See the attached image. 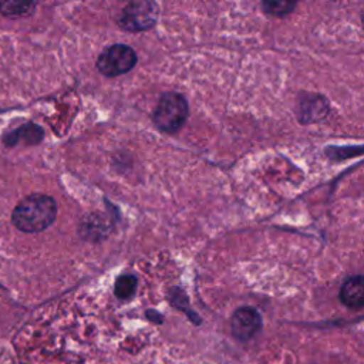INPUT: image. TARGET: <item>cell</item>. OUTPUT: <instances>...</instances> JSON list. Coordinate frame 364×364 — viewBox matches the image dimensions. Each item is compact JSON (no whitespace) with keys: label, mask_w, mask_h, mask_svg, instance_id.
I'll return each mask as SVG.
<instances>
[{"label":"cell","mask_w":364,"mask_h":364,"mask_svg":"<svg viewBox=\"0 0 364 364\" xmlns=\"http://www.w3.org/2000/svg\"><path fill=\"white\" fill-rule=\"evenodd\" d=\"M114 223L112 220L101 213V212H94L85 215L80 225H78V235L88 242H100L104 240L105 237L109 236L112 232Z\"/></svg>","instance_id":"obj_6"},{"label":"cell","mask_w":364,"mask_h":364,"mask_svg":"<svg viewBox=\"0 0 364 364\" xmlns=\"http://www.w3.org/2000/svg\"><path fill=\"white\" fill-rule=\"evenodd\" d=\"M328 114V102L321 95L306 94L299 101L297 115L299 121L303 124H311L321 121Z\"/></svg>","instance_id":"obj_7"},{"label":"cell","mask_w":364,"mask_h":364,"mask_svg":"<svg viewBox=\"0 0 364 364\" xmlns=\"http://www.w3.org/2000/svg\"><path fill=\"white\" fill-rule=\"evenodd\" d=\"M37 7L36 1H14V0H3L0 1V13L9 18H20L30 16Z\"/></svg>","instance_id":"obj_9"},{"label":"cell","mask_w":364,"mask_h":364,"mask_svg":"<svg viewBox=\"0 0 364 364\" xmlns=\"http://www.w3.org/2000/svg\"><path fill=\"white\" fill-rule=\"evenodd\" d=\"M189 107L186 98L175 91L164 92L154 109L152 121L165 134H176L186 122Z\"/></svg>","instance_id":"obj_2"},{"label":"cell","mask_w":364,"mask_h":364,"mask_svg":"<svg viewBox=\"0 0 364 364\" xmlns=\"http://www.w3.org/2000/svg\"><path fill=\"white\" fill-rule=\"evenodd\" d=\"M138 280L134 274H121L115 280L114 293L119 300H129L136 291Z\"/></svg>","instance_id":"obj_10"},{"label":"cell","mask_w":364,"mask_h":364,"mask_svg":"<svg viewBox=\"0 0 364 364\" xmlns=\"http://www.w3.org/2000/svg\"><path fill=\"white\" fill-rule=\"evenodd\" d=\"M296 1H287V0H267L262 3V9L266 14L273 17H283L290 14L296 9Z\"/></svg>","instance_id":"obj_11"},{"label":"cell","mask_w":364,"mask_h":364,"mask_svg":"<svg viewBox=\"0 0 364 364\" xmlns=\"http://www.w3.org/2000/svg\"><path fill=\"white\" fill-rule=\"evenodd\" d=\"M159 16L158 4L148 0L128 3L118 18V26L128 33H141L152 28Z\"/></svg>","instance_id":"obj_4"},{"label":"cell","mask_w":364,"mask_h":364,"mask_svg":"<svg viewBox=\"0 0 364 364\" xmlns=\"http://www.w3.org/2000/svg\"><path fill=\"white\" fill-rule=\"evenodd\" d=\"M138 61L136 53L127 44H111L104 48L97 58V70L104 77H118L129 73Z\"/></svg>","instance_id":"obj_3"},{"label":"cell","mask_w":364,"mask_h":364,"mask_svg":"<svg viewBox=\"0 0 364 364\" xmlns=\"http://www.w3.org/2000/svg\"><path fill=\"white\" fill-rule=\"evenodd\" d=\"M232 334L242 341L252 338L262 328V317L253 307L245 306L237 309L230 320Z\"/></svg>","instance_id":"obj_5"},{"label":"cell","mask_w":364,"mask_h":364,"mask_svg":"<svg viewBox=\"0 0 364 364\" xmlns=\"http://www.w3.org/2000/svg\"><path fill=\"white\" fill-rule=\"evenodd\" d=\"M57 218L54 198L44 193H31L21 199L11 213L13 225L24 233H38L50 228Z\"/></svg>","instance_id":"obj_1"},{"label":"cell","mask_w":364,"mask_h":364,"mask_svg":"<svg viewBox=\"0 0 364 364\" xmlns=\"http://www.w3.org/2000/svg\"><path fill=\"white\" fill-rule=\"evenodd\" d=\"M340 301L350 309H361L364 304V280L361 274L348 277L340 287Z\"/></svg>","instance_id":"obj_8"}]
</instances>
